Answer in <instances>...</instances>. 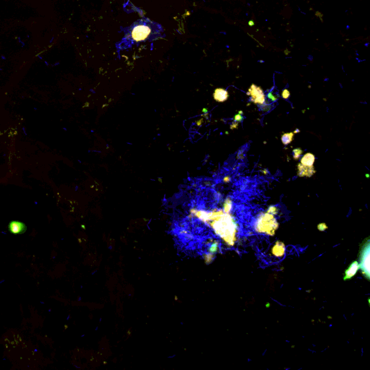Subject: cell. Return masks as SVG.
<instances>
[{"label": "cell", "mask_w": 370, "mask_h": 370, "mask_svg": "<svg viewBox=\"0 0 370 370\" xmlns=\"http://www.w3.org/2000/svg\"><path fill=\"white\" fill-rule=\"evenodd\" d=\"M45 64H46V65H47V66H48V63L47 62H45Z\"/></svg>", "instance_id": "obj_25"}, {"label": "cell", "mask_w": 370, "mask_h": 370, "mask_svg": "<svg viewBox=\"0 0 370 370\" xmlns=\"http://www.w3.org/2000/svg\"><path fill=\"white\" fill-rule=\"evenodd\" d=\"M268 97H269L270 98H271L273 101H275L276 99H277V98H273V94H271V93H269V94H268Z\"/></svg>", "instance_id": "obj_19"}, {"label": "cell", "mask_w": 370, "mask_h": 370, "mask_svg": "<svg viewBox=\"0 0 370 370\" xmlns=\"http://www.w3.org/2000/svg\"><path fill=\"white\" fill-rule=\"evenodd\" d=\"M315 15H316V16H319V18H320L321 21L323 22V20H322V14H320V12H317L316 13H315Z\"/></svg>", "instance_id": "obj_18"}, {"label": "cell", "mask_w": 370, "mask_h": 370, "mask_svg": "<svg viewBox=\"0 0 370 370\" xmlns=\"http://www.w3.org/2000/svg\"><path fill=\"white\" fill-rule=\"evenodd\" d=\"M247 94L251 96V101L256 104H263L265 100V96L263 91L260 87L252 84L249 88Z\"/></svg>", "instance_id": "obj_5"}, {"label": "cell", "mask_w": 370, "mask_h": 370, "mask_svg": "<svg viewBox=\"0 0 370 370\" xmlns=\"http://www.w3.org/2000/svg\"><path fill=\"white\" fill-rule=\"evenodd\" d=\"M232 200H230V198H227V200L226 202H225L224 204V210L225 212H226V213H228L229 212H230L231 209H232Z\"/></svg>", "instance_id": "obj_13"}, {"label": "cell", "mask_w": 370, "mask_h": 370, "mask_svg": "<svg viewBox=\"0 0 370 370\" xmlns=\"http://www.w3.org/2000/svg\"><path fill=\"white\" fill-rule=\"evenodd\" d=\"M21 44H22V47H23V46H25V43L23 42V41H22Z\"/></svg>", "instance_id": "obj_23"}, {"label": "cell", "mask_w": 370, "mask_h": 370, "mask_svg": "<svg viewBox=\"0 0 370 370\" xmlns=\"http://www.w3.org/2000/svg\"><path fill=\"white\" fill-rule=\"evenodd\" d=\"M9 230L12 234H20L24 233L26 231V226L23 223L20 221H11L9 224Z\"/></svg>", "instance_id": "obj_7"}, {"label": "cell", "mask_w": 370, "mask_h": 370, "mask_svg": "<svg viewBox=\"0 0 370 370\" xmlns=\"http://www.w3.org/2000/svg\"><path fill=\"white\" fill-rule=\"evenodd\" d=\"M248 24H249V26H254L255 25V22L252 21V20H250V21H249V22H248Z\"/></svg>", "instance_id": "obj_20"}, {"label": "cell", "mask_w": 370, "mask_h": 370, "mask_svg": "<svg viewBox=\"0 0 370 370\" xmlns=\"http://www.w3.org/2000/svg\"><path fill=\"white\" fill-rule=\"evenodd\" d=\"M360 262L358 264L359 268L362 270V273L367 278L369 279L370 277V269H369V260H370V242L369 238H367L366 242H364L362 249L360 251Z\"/></svg>", "instance_id": "obj_4"}, {"label": "cell", "mask_w": 370, "mask_h": 370, "mask_svg": "<svg viewBox=\"0 0 370 370\" xmlns=\"http://www.w3.org/2000/svg\"><path fill=\"white\" fill-rule=\"evenodd\" d=\"M1 58H2V59H3V60H5V59H6V57H5V56H3V55H2V56H1Z\"/></svg>", "instance_id": "obj_22"}, {"label": "cell", "mask_w": 370, "mask_h": 370, "mask_svg": "<svg viewBox=\"0 0 370 370\" xmlns=\"http://www.w3.org/2000/svg\"><path fill=\"white\" fill-rule=\"evenodd\" d=\"M267 213L272 214V215H274V214H276L278 213V208L275 207V206H271V207H270L268 208V212Z\"/></svg>", "instance_id": "obj_15"}, {"label": "cell", "mask_w": 370, "mask_h": 370, "mask_svg": "<svg viewBox=\"0 0 370 370\" xmlns=\"http://www.w3.org/2000/svg\"><path fill=\"white\" fill-rule=\"evenodd\" d=\"M293 138H294V133L293 132L285 133L281 137V141H282L283 145L290 144L292 142Z\"/></svg>", "instance_id": "obj_12"}, {"label": "cell", "mask_w": 370, "mask_h": 370, "mask_svg": "<svg viewBox=\"0 0 370 370\" xmlns=\"http://www.w3.org/2000/svg\"><path fill=\"white\" fill-rule=\"evenodd\" d=\"M282 96H283V98H285V99H287L289 96H290V92H289L288 90L285 89L284 91H283Z\"/></svg>", "instance_id": "obj_16"}, {"label": "cell", "mask_w": 370, "mask_h": 370, "mask_svg": "<svg viewBox=\"0 0 370 370\" xmlns=\"http://www.w3.org/2000/svg\"><path fill=\"white\" fill-rule=\"evenodd\" d=\"M256 231L259 233H265L269 235H274L275 231L278 228V223H277L273 215L266 213L260 215L256 223Z\"/></svg>", "instance_id": "obj_3"}, {"label": "cell", "mask_w": 370, "mask_h": 370, "mask_svg": "<svg viewBox=\"0 0 370 370\" xmlns=\"http://www.w3.org/2000/svg\"><path fill=\"white\" fill-rule=\"evenodd\" d=\"M163 28L160 24L142 18L125 30V35L117 45L119 49H126L140 43L153 41L161 38Z\"/></svg>", "instance_id": "obj_1"}, {"label": "cell", "mask_w": 370, "mask_h": 370, "mask_svg": "<svg viewBox=\"0 0 370 370\" xmlns=\"http://www.w3.org/2000/svg\"><path fill=\"white\" fill-rule=\"evenodd\" d=\"M0 70H2V68H0Z\"/></svg>", "instance_id": "obj_26"}, {"label": "cell", "mask_w": 370, "mask_h": 370, "mask_svg": "<svg viewBox=\"0 0 370 370\" xmlns=\"http://www.w3.org/2000/svg\"><path fill=\"white\" fill-rule=\"evenodd\" d=\"M272 254L274 256L281 257L285 254V245L283 242H277L272 249Z\"/></svg>", "instance_id": "obj_10"}, {"label": "cell", "mask_w": 370, "mask_h": 370, "mask_svg": "<svg viewBox=\"0 0 370 370\" xmlns=\"http://www.w3.org/2000/svg\"><path fill=\"white\" fill-rule=\"evenodd\" d=\"M284 52H285V54H286V55H288V54L289 53H290V52H288V49H285V50L284 51Z\"/></svg>", "instance_id": "obj_21"}, {"label": "cell", "mask_w": 370, "mask_h": 370, "mask_svg": "<svg viewBox=\"0 0 370 370\" xmlns=\"http://www.w3.org/2000/svg\"><path fill=\"white\" fill-rule=\"evenodd\" d=\"M235 120L236 121H242V116H240V114H237V115L235 116Z\"/></svg>", "instance_id": "obj_17"}, {"label": "cell", "mask_w": 370, "mask_h": 370, "mask_svg": "<svg viewBox=\"0 0 370 370\" xmlns=\"http://www.w3.org/2000/svg\"><path fill=\"white\" fill-rule=\"evenodd\" d=\"M53 40H54V37H52V38L51 39V41H50V43H52V41H53Z\"/></svg>", "instance_id": "obj_24"}, {"label": "cell", "mask_w": 370, "mask_h": 370, "mask_svg": "<svg viewBox=\"0 0 370 370\" xmlns=\"http://www.w3.org/2000/svg\"><path fill=\"white\" fill-rule=\"evenodd\" d=\"M302 153H303V151H302V150L301 148H296V149H294V151H293V156H294V158L295 160H298V159H299L300 156L302 155Z\"/></svg>", "instance_id": "obj_14"}, {"label": "cell", "mask_w": 370, "mask_h": 370, "mask_svg": "<svg viewBox=\"0 0 370 370\" xmlns=\"http://www.w3.org/2000/svg\"><path fill=\"white\" fill-rule=\"evenodd\" d=\"M315 160V155H314L312 153H308L307 154H305V155L303 156V158H302L301 163H302L303 165H305V166H313Z\"/></svg>", "instance_id": "obj_11"}, {"label": "cell", "mask_w": 370, "mask_h": 370, "mask_svg": "<svg viewBox=\"0 0 370 370\" xmlns=\"http://www.w3.org/2000/svg\"><path fill=\"white\" fill-rule=\"evenodd\" d=\"M359 269V265H358V262L357 261H354V262H352L349 267L348 268V269L345 270V275H344V281H346V280H349L351 278H352L354 276L356 275V272L358 271V270Z\"/></svg>", "instance_id": "obj_8"}, {"label": "cell", "mask_w": 370, "mask_h": 370, "mask_svg": "<svg viewBox=\"0 0 370 370\" xmlns=\"http://www.w3.org/2000/svg\"><path fill=\"white\" fill-rule=\"evenodd\" d=\"M208 218L215 220L213 223L215 232L221 237L224 238L227 243L231 245H234L236 241V224L228 213L224 214L222 210L208 214Z\"/></svg>", "instance_id": "obj_2"}, {"label": "cell", "mask_w": 370, "mask_h": 370, "mask_svg": "<svg viewBox=\"0 0 370 370\" xmlns=\"http://www.w3.org/2000/svg\"><path fill=\"white\" fill-rule=\"evenodd\" d=\"M213 98L217 102H224L228 98V93L223 88H217L213 93Z\"/></svg>", "instance_id": "obj_9"}, {"label": "cell", "mask_w": 370, "mask_h": 370, "mask_svg": "<svg viewBox=\"0 0 370 370\" xmlns=\"http://www.w3.org/2000/svg\"><path fill=\"white\" fill-rule=\"evenodd\" d=\"M315 173V170L314 168V166H307L305 165H303L302 163H298V172L297 174L300 177H311Z\"/></svg>", "instance_id": "obj_6"}]
</instances>
